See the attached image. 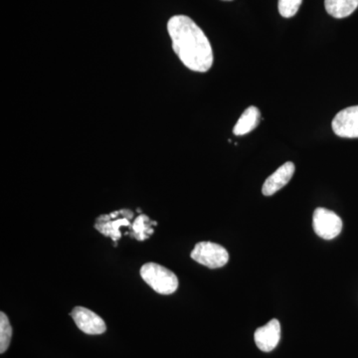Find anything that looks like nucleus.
<instances>
[{
    "label": "nucleus",
    "mask_w": 358,
    "mask_h": 358,
    "mask_svg": "<svg viewBox=\"0 0 358 358\" xmlns=\"http://www.w3.org/2000/svg\"><path fill=\"white\" fill-rule=\"evenodd\" d=\"M167 32L174 53L186 68L199 73L211 69L214 55L210 41L192 18L186 15L173 16L167 23Z\"/></svg>",
    "instance_id": "nucleus-1"
},
{
    "label": "nucleus",
    "mask_w": 358,
    "mask_h": 358,
    "mask_svg": "<svg viewBox=\"0 0 358 358\" xmlns=\"http://www.w3.org/2000/svg\"><path fill=\"white\" fill-rule=\"evenodd\" d=\"M141 275L150 288L160 294H173L178 288L176 275L159 264H145L141 268Z\"/></svg>",
    "instance_id": "nucleus-2"
},
{
    "label": "nucleus",
    "mask_w": 358,
    "mask_h": 358,
    "mask_svg": "<svg viewBox=\"0 0 358 358\" xmlns=\"http://www.w3.org/2000/svg\"><path fill=\"white\" fill-rule=\"evenodd\" d=\"M190 257L195 262L210 268L223 267L229 261L227 250L212 242H200L195 245Z\"/></svg>",
    "instance_id": "nucleus-3"
},
{
    "label": "nucleus",
    "mask_w": 358,
    "mask_h": 358,
    "mask_svg": "<svg viewBox=\"0 0 358 358\" xmlns=\"http://www.w3.org/2000/svg\"><path fill=\"white\" fill-rule=\"evenodd\" d=\"M313 226L317 236L331 240L341 234L343 221L334 211L320 207L313 212Z\"/></svg>",
    "instance_id": "nucleus-4"
},
{
    "label": "nucleus",
    "mask_w": 358,
    "mask_h": 358,
    "mask_svg": "<svg viewBox=\"0 0 358 358\" xmlns=\"http://www.w3.org/2000/svg\"><path fill=\"white\" fill-rule=\"evenodd\" d=\"M71 317L74 320L75 324L83 333L96 336L102 334L107 331V326L100 315H96L93 310L83 307L73 308Z\"/></svg>",
    "instance_id": "nucleus-5"
},
{
    "label": "nucleus",
    "mask_w": 358,
    "mask_h": 358,
    "mask_svg": "<svg viewBox=\"0 0 358 358\" xmlns=\"http://www.w3.org/2000/svg\"><path fill=\"white\" fill-rule=\"evenodd\" d=\"M331 126L334 134L341 138H358V106L338 113Z\"/></svg>",
    "instance_id": "nucleus-6"
},
{
    "label": "nucleus",
    "mask_w": 358,
    "mask_h": 358,
    "mask_svg": "<svg viewBox=\"0 0 358 358\" xmlns=\"http://www.w3.org/2000/svg\"><path fill=\"white\" fill-rule=\"evenodd\" d=\"M256 345L264 352H270L277 348L281 338V324L279 320H272L266 326L259 327L255 336Z\"/></svg>",
    "instance_id": "nucleus-7"
},
{
    "label": "nucleus",
    "mask_w": 358,
    "mask_h": 358,
    "mask_svg": "<svg viewBox=\"0 0 358 358\" xmlns=\"http://www.w3.org/2000/svg\"><path fill=\"white\" fill-rule=\"evenodd\" d=\"M296 167L292 162H286L280 166L272 176L266 179L262 187V192L265 196H272L275 192L286 186L293 178Z\"/></svg>",
    "instance_id": "nucleus-8"
},
{
    "label": "nucleus",
    "mask_w": 358,
    "mask_h": 358,
    "mask_svg": "<svg viewBox=\"0 0 358 358\" xmlns=\"http://www.w3.org/2000/svg\"><path fill=\"white\" fill-rule=\"evenodd\" d=\"M261 113L258 108L251 106L244 110L240 119L238 120L237 124L233 129V134L235 136H244L251 133L258 127L260 122Z\"/></svg>",
    "instance_id": "nucleus-9"
},
{
    "label": "nucleus",
    "mask_w": 358,
    "mask_h": 358,
    "mask_svg": "<svg viewBox=\"0 0 358 358\" xmlns=\"http://www.w3.org/2000/svg\"><path fill=\"white\" fill-rule=\"evenodd\" d=\"M327 13L341 20L352 15L358 7V0H324Z\"/></svg>",
    "instance_id": "nucleus-10"
},
{
    "label": "nucleus",
    "mask_w": 358,
    "mask_h": 358,
    "mask_svg": "<svg viewBox=\"0 0 358 358\" xmlns=\"http://www.w3.org/2000/svg\"><path fill=\"white\" fill-rule=\"evenodd\" d=\"M129 218L117 219V220L110 221V222H96L95 227L96 229L100 231L105 236L112 238L114 241H117L121 238L122 234L120 232V227L122 226H129Z\"/></svg>",
    "instance_id": "nucleus-11"
},
{
    "label": "nucleus",
    "mask_w": 358,
    "mask_h": 358,
    "mask_svg": "<svg viewBox=\"0 0 358 358\" xmlns=\"http://www.w3.org/2000/svg\"><path fill=\"white\" fill-rule=\"evenodd\" d=\"M157 225V222H152V221L150 220V218L148 216L141 215L138 216V218L136 219L133 225V236L136 238L138 240L147 239L150 234L154 233V229L150 228V225Z\"/></svg>",
    "instance_id": "nucleus-12"
},
{
    "label": "nucleus",
    "mask_w": 358,
    "mask_h": 358,
    "mask_svg": "<svg viewBox=\"0 0 358 358\" xmlns=\"http://www.w3.org/2000/svg\"><path fill=\"white\" fill-rule=\"evenodd\" d=\"M13 327L3 312L0 313V353H4L10 345Z\"/></svg>",
    "instance_id": "nucleus-13"
},
{
    "label": "nucleus",
    "mask_w": 358,
    "mask_h": 358,
    "mask_svg": "<svg viewBox=\"0 0 358 358\" xmlns=\"http://www.w3.org/2000/svg\"><path fill=\"white\" fill-rule=\"evenodd\" d=\"M303 0H279L278 8L282 17L291 18L296 15Z\"/></svg>",
    "instance_id": "nucleus-14"
},
{
    "label": "nucleus",
    "mask_w": 358,
    "mask_h": 358,
    "mask_svg": "<svg viewBox=\"0 0 358 358\" xmlns=\"http://www.w3.org/2000/svg\"><path fill=\"white\" fill-rule=\"evenodd\" d=\"M226 1H230V0H226Z\"/></svg>",
    "instance_id": "nucleus-15"
}]
</instances>
